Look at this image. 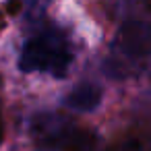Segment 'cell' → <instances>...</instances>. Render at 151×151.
Segmentation results:
<instances>
[{
	"label": "cell",
	"mask_w": 151,
	"mask_h": 151,
	"mask_svg": "<svg viewBox=\"0 0 151 151\" xmlns=\"http://www.w3.org/2000/svg\"><path fill=\"white\" fill-rule=\"evenodd\" d=\"M104 70L112 79H134L151 75V23L126 21L116 31Z\"/></svg>",
	"instance_id": "1"
},
{
	"label": "cell",
	"mask_w": 151,
	"mask_h": 151,
	"mask_svg": "<svg viewBox=\"0 0 151 151\" xmlns=\"http://www.w3.org/2000/svg\"><path fill=\"white\" fill-rule=\"evenodd\" d=\"M73 64V46L68 35L56 25L37 27L23 44L19 54V70L46 73L64 77Z\"/></svg>",
	"instance_id": "2"
},
{
	"label": "cell",
	"mask_w": 151,
	"mask_h": 151,
	"mask_svg": "<svg viewBox=\"0 0 151 151\" xmlns=\"http://www.w3.org/2000/svg\"><path fill=\"white\" fill-rule=\"evenodd\" d=\"M29 132L37 143L60 151H99V139L93 130L58 114H35Z\"/></svg>",
	"instance_id": "3"
},
{
	"label": "cell",
	"mask_w": 151,
	"mask_h": 151,
	"mask_svg": "<svg viewBox=\"0 0 151 151\" xmlns=\"http://www.w3.org/2000/svg\"><path fill=\"white\" fill-rule=\"evenodd\" d=\"M101 87L91 83V81H81L77 83L64 97V106L73 112H79V114H87V112H93L99 104H101Z\"/></svg>",
	"instance_id": "4"
},
{
	"label": "cell",
	"mask_w": 151,
	"mask_h": 151,
	"mask_svg": "<svg viewBox=\"0 0 151 151\" xmlns=\"http://www.w3.org/2000/svg\"><path fill=\"white\" fill-rule=\"evenodd\" d=\"M108 151H151V134H126L118 139Z\"/></svg>",
	"instance_id": "5"
},
{
	"label": "cell",
	"mask_w": 151,
	"mask_h": 151,
	"mask_svg": "<svg viewBox=\"0 0 151 151\" xmlns=\"http://www.w3.org/2000/svg\"><path fill=\"white\" fill-rule=\"evenodd\" d=\"M4 139V126H2V118H0V143Z\"/></svg>",
	"instance_id": "6"
}]
</instances>
